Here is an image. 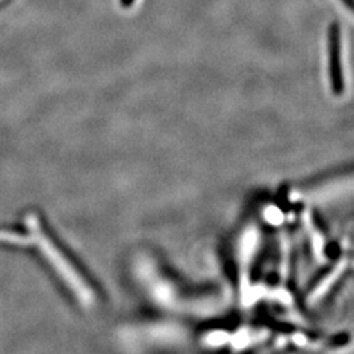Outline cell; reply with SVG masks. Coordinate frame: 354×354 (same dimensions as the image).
I'll return each mask as SVG.
<instances>
[{"label": "cell", "instance_id": "2", "mask_svg": "<svg viewBox=\"0 0 354 354\" xmlns=\"http://www.w3.org/2000/svg\"><path fill=\"white\" fill-rule=\"evenodd\" d=\"M329 74L332 84L336 89H342V50H340V24L332 23L328 28Z\"/></svg>", "mask_w": 354, "mask_h": 354}, {"label": "cell", "instance_id": "3", "mask_svg": "<svg viewBox=\"0 0 354 354\" xmlns=\"http://www.w3.org/2000/svg\"><path fill=\"white\" fill-rule=\"evenodd\" d=\"M0 241L23 244L29 241V230L19 225H0Z\"/></svg>", "mask_w": 354, "mask_h": 354}, {"label": "cell", "instance_id": "1", "mask_svg": "<svg viewBox=\"0 0 354 354\" xmlns=\"http://www.w3.org/2000/svg\"><path fill=\"white\" fill-rule=\"evenodd\" d=\"M24 222L26 228L29 230V234L33 238L30 241L37 243L44 257L58 273V276L64 279V283L75 294L76 298L82 301V304H93L95 291L70 254L64 251L57 238L49 231L41 214L33 210H28L24 215Z\"/></svg>", "mask_w": 354, "mask_h": 354}, {"label": "cell", "instance_id": "4", "mask_svg": "<svg viewBox=\"0 0 354 354\" xmlns=\"http://www.w3.org/2000/svg\"><path fill=\"white\" fill-rule=\"evenodd\" d=\"M342 272V264L337 266V269L335 270V272H332L330 274H329L328 277L326 279V281H323L319 286L317 288V290L314 291V294L311 295V298H310V301H317L324 292H327L329 288H330V285L335 282V279L339 277V274Z\"/></svg>", "mask_w": 354, "mask_h": 354}, {"label": "cell", "instance_id": "5", "mask_svg": "<svg viewBox=\"0 0 354 354\" xmlns=\"http://www.w3.org/2000/svg\"><path fill=\"white\" fill-rule=\"evenodd\" d=\"M342 1L344 6H346L348 10H351V11L353 10V0H342Z\"/></svg>", "mask_w": 354, "mask_h": 354}, {"label": "cell", "instance_id": "6", "mask_svg": "<svg viewBox=\"0 0 354 354\" xmlns=\"http://www.w3.org/2000/svg\"><path fill=\"white\" fill-rule=\"evenodd\" d=\"M133 3H134V0H121V4H122L124 7H127H127H130Z\"/></svg>", "mask_w": 354, "mask_h": 354}]
</instances>
